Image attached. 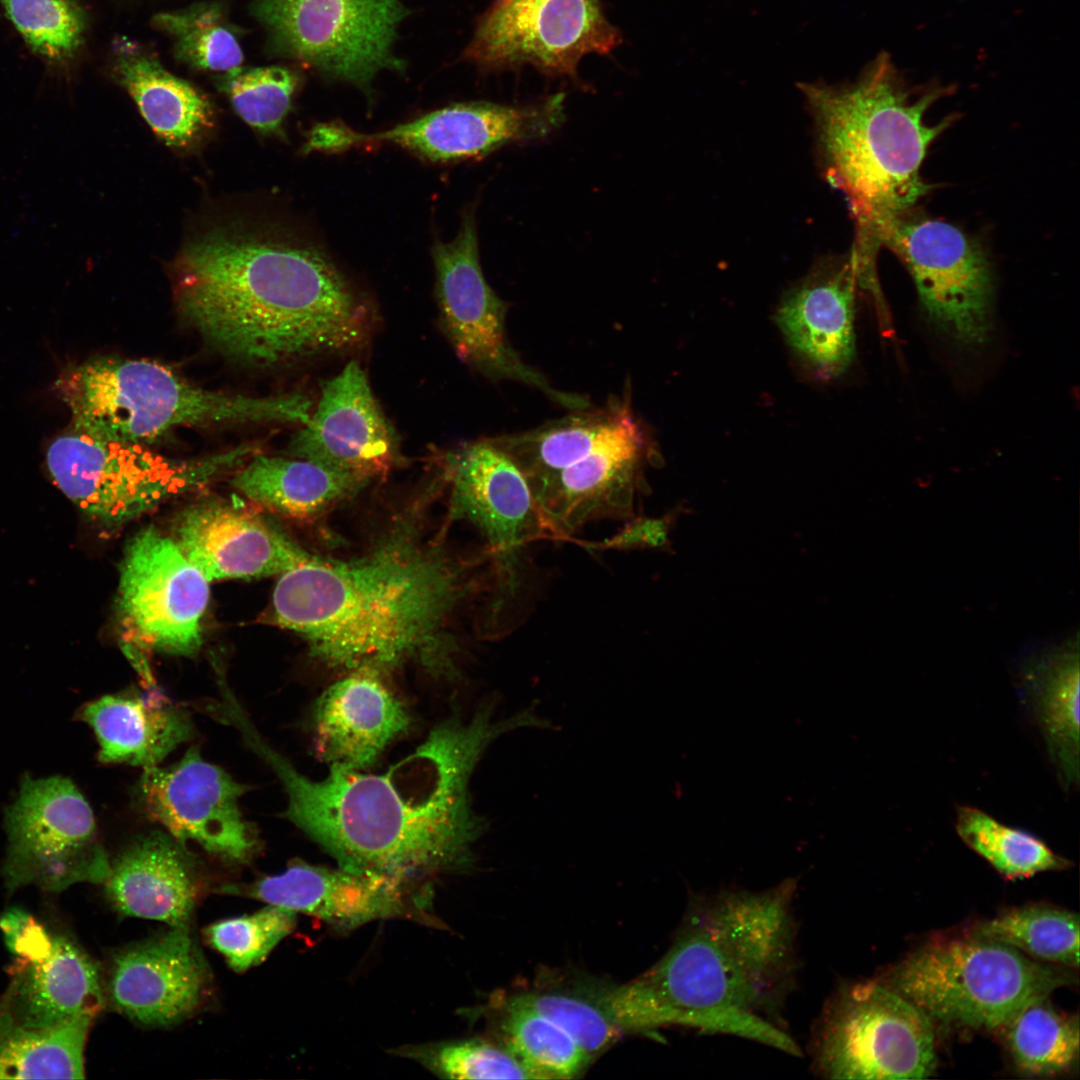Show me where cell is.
<instances>
[{"label": "cell", "instance_id": "obj_1", "mask_svg": "<svg viewBox=\"0 0 1080 1080\" xmlns=\"http://www.w3.org/2000/svg\"><path fill=\"white\" fill-rule=\"evenodd\" d=\"M532 725L527 708L496 720L486 704L468 720L439 724L384 773L329 766L321 780L297 771L248 717L235 727L281 781L288 800L284 816L339 867L413 880L472 861V847L485 828L472 807L473 771L494 740Z\"/></svg>", "mask_w": 1080, "mask_h": 1080}, {"label": "cell", "instance_id": "obj_2", "mask_svg": "<svg viewBox=\"0 0 1080 1080\" xmlns=\"http://www.w3.org/2000/svg\"><path fill=\"white\" fill-rule=\"evenodd\" d=\"M795 879L698 896L666 954L607 993L622 1032L683 1026L799 1056L782 1011L795 984Z\"/></svg>", "mask_w": 1080, "mask_h": 1080}, {"label": "cell", "instance_id": "obj_3", "mask_svg": "<svg viewBox=\"0 0 1080 1080\" xmlns=\"http://www.w3.org/2000/svg\"><path fill=\"white\" fill-rule=\"evenodd\" d=\"M173 283L182 319L245 366L343 352L370 330L367 308L330 258L277 234L210 230L182 248Z\"/></svg>", "mask_w": 1080, "mask_h": 1080}, {"label": "cell", "instance_id": "obj_4", "mask_svg": "<svg viewBox=\"0 0 1080 1080\" xmlns=\"http://www.w3.org/2000/svg\"><path fill=\"white\" fill-rule=\"evenodd\" d=\"M280 576L272 622L300 635L327 666L453 668L448 622L471 585L440 553L393 540L360 559L316 557Z\"/></svg>", "mask_w": 1080, "mask_h": 1080}, {"label": "cell", "instance_id": "obj_5", "mask_svg": "<svg viewBox=\"0 0 1080 1080\" xmlns=\"http://www.w3.org/2000/svg\"><path fill=\"white\" fill-rule=\"evenodd\" d=\"M812 116L826 181L846 198L857 225L856 249L871 256L880 228L928 191L920 167L947 120L928 125L925 113L951 88L916 93L888 53L846 86L800 84Z\"/></svg>", "mask_w": 1080, "mask_h": 1080}, {"label": "cell", "instance_id": "obj_6", "mask_svg": "<svg viewBox=\"0 0 1080 1080\" xmlns=\"http://www.w3.org/2000/svg\"><path fill=\"white\" fill-rule=\"evenodd\" d=\"M57 388L74 421L118 440L149 445L178 427L303 425L312 405L299 393L251 396L204 389L161 362L115 355L66 368Z\"/></svg>", "mask_w": 1080, "mask_h": 1080}, {"label": "cell", "instance_id": "obj_7", "mask_svg": "<svg viewBox=\"0 0 1080 1080\" xmlns=\"http://www.w3.org/2000/svg\"><path fill=\"white\" fill-rule=\"evenodd\" d=\"M1071 975L1003 943L969 935L929 942L881 980L943 1026L1000 1029Z\"/></svg>", "mask_w": 1080, "mask_h": 1080}, {"label": "cell", "instance_id": "obj_8", "mask_svg": "<svg viewBox=\"0 0 1080 1080\" xmlns=\"http://www.w3.org/2000/svg\"><path fill=\"white\" fill-rule=\"evenodd\" d=\"M257 448L178 459L149 444L109 437L79 422L49 445L46 463L58 488L90 519L115 530L235 469Z\"/></svg>", "mask_w": 1080, "mask_h": 1080}, {"label": "cell", "instance_id": "obj_9", "mask_svg": "<svg viewBox=\"0 0 1080 1080\" xmlns=\"http://www.w3.org/2000/svg\"><path fill=\"white\" fill-rule=\"evenodd\" d=\"M931 1019L881 979L840 985L809 1043L815 1072L830 1079H925L936 1068Z\"/></svg>", "mask_w": 1080, "mask_h": 1080}, {"label": "cell", "instance_id": "obj_10", "mask_svg": "<svg viewBox=\"0 0 1080 1080\" xmlns=\"http://www.w3.org/2000/svg\"><path fill=\"white\" fill-rule=\"evenodd\" d=\"M4 825L8 845L1 875L9 891L33 885L59 892L106 879L110 862L93 811L70 779L24 775Z\"/></svg>", "mask_w": 1080, "mask_h": 1080}, {"label": "cell", "instance_id": "obj_11", "mask_svg": "<svg viewBox=\"0 0 1080 1080\" xmlns=\"http://www.w3.org/2000/svg\"><path fill=\"white\" fill-rule=\"evenodd\" d=\"M272 45L329 78L369 91L383 70L402 71L393 52L408 11L401 0H255Z\"/></svg>", "mask_w": 1080, "mask_h": 1080}, {"label": "cell", "instance_id": "obj_12", "mask_svg": "<svg viewBox=\"0 0 1080 1080\" xmlns=\"http://www.w3.org/2000/svg\"><path fill=\"white\" fill-rule=\"evenodd\" d=\"M440 322L458 357L494 380L538 389L553 401L581 410L585 397L559 391L511 346L506 332L507 305L487 283L479 261L473 210L465 212L456 238L432 248Z\"/></svg>", "mask_w": 1080, "mask_h": 1080}, {"label": "cell", "instance_id": "obj_13", "mask_svg": "<svg viewBox=\"0 0 1080 1080\" xmlns=\"http://www.w3.org/2000/svg\"><path fill=\"white\" fill-rule=\"evenodd\" d=\"M116 616L122 640L142 650L196 655L209 583L171 537L154 527L127 543L119 566Z\"/></svg>", "mask_w": 1080, "mask_h": 1080}, {"label": "cell", "instance_id": "obj_14", "mask_svg": "<svg viewBox=\"0 0 1080 1080\" xmlns=\"http://www.w3.org/2000/svg\"><path fill=\"white\" fill-rule=\"evenodd\" d=\"M879 243L903 261L938 327L962 344L985 341L991 327L992 271L976 240L952 224L906 212L880 228Z\"/></svg>", "mask_w": 1080, "mask_h": 1080}, {"label": "cell", "instance_id": "obj_15", "mask_svg": "<svg viewBox=\"0 0 1080 1080\" xmlns=\"http://www.w3.org/2000/svg\"><path fill=\"white\" fill-rule=\"evenodd\" d=\"M621 40L601 0H494L464 56L485 69L531 65L574 77L583 56L608 54Z\"/></svg>", "mask_w": 1080, "mask_h": 1080}, {"label": "cell", "instance_id": "obj_16", "mask_svg": "<svg viewBox=\"0 0 1080 1080\" xmlns=\"http://www.w3.org/2000/svg\"><path fill=\"white\" fill-rule=\"evenodd\" d=\"M657 456L651 434L631 407L588 455L528 484L546 537L568 540L590 522L636 517L648 491L646 468Z\"/></svg>", "mask_w": 1080, "mask_h": 1080}, {"label": "cell", "instance_id": "obj_17", "mask_svg": "<svg viewBox=\"0 0 1080 1080\" xmlns=\"http://www.w3.org/2000/svg\"><path fill=\"white\" fill-rule=\"evenodd\" d=\"M452 512L480 530L495 566L497 608L513 605L522 588L526 548L546 537L528 483L493 441L467 444L448 455Z\"/></svg>", "mask_w": 1080, "mask_h": 1080}, {"label": "cell", "instance_id": "obj_18", "mask_svg": "<svg viewBox=\"0 0 1080 1080\" xmlns=\"http://www.w3.org/2000/svg\"><path fill=\"white\" fill-rule=\"evenodd\" d=\"M248 789L191 747L175 764L145 768L135 794L144 813L173 838L183 844L194 841L238 864L249 861L259 847L239 806Z\"/></svg>", "mask_w": 1080, "mask_h": 1080}, {"label": "cell", "instance_id": "obj_19", "mask_svg": "<svg viewBox=\"0 0 1080 1080\" xmlns=\"http://www.w3.org/2000/svg\"><path fill=\"white\" fill-rule=\"evenodd\" d=\"M218 892L305 913L342 930L391 918H422L430 904L429 894L411 880L302 862L252 883L222 885Z\"/></svg>", "mask_w": 1080, "mask_h": 1080}, {"label": "cell", "instance_id": "obj_20", "mask_svg": "<svg viewBox=\"0 0 1080 1080\" xmlns=\"http://www.w3.org/2000/svg\"><path fill=\"white\" fill-rule=\"evenodd\" d=\"M172 540L208 582L281 575L316 557L239 498L209 497L174 519Z\"/></svg>", "mask_w": 1080, "mask_h": 1080}, {"label": "cell", "instance_id": "obj_21", "mask_svg": "<svg viewBox=\"0 0 1080 1080\" xmlns=\"http://www.w3.org/2000/svg\"><path fill=\"white\" fill-rule=\"evenodd\" d=\"M288 453L369 481L399 463L398 437L356 361L322 384L318 405Z\"/></svg>", "mask_w": 1080, "mask_h": 1080}, {"label": "cell", "instance_id": "obj_22", "mask_svg": "<svg viewBox=\"0 0 1080 1080\" xmlns=\"http://www.w3.org/2000/svg\"><path fill=\"white\" fill-rule=\"evenodd\" d=\"M210 988V969L188 927H171L113 954L104 993L133 1022L162 1027L191 1016Z\"/></svg>", "mask_w": 1080, "mask_h": 1080}, {"label": "cell", "instance_id": "obj_23", "mask_svg": "<svg viewBox=\"0 0 1080 1080\" xmlns=\"http://www.w3.org/2000/svg\"><path fill=\"white\" fill-rule=\"evenodd\" d=\"M563 120L562 93L521 106L460 103L374 134H359L345 127L342 148L364 141H386L431 161L461 160L485 156L506 144L543 139Z\"/></svg>", "mask_w": 1080, "mask_h": 1080}, {"label": "cell", "instance_id": "obj_24", "mask_svg": "<svg viewBox=\"0 0 1080 1080\" xmlns=\"http://www.w3.org/2000/svg\"><path fill=\"white\" fill-rule=\"evenodd\" d=\"M862 273L854 250L848 257L826 258L777 308L776 322L791 349L824 377L840 375L854 357L855 285Z\"/></svg>", "mask_w": 1080, "mask_h": 1080}, {"label": "cell", "instance_id": "obj_25", "mask_svg": "<svg viewBox=\"0 0 1080 1080\" xmlns=\"http://www.w3.org/2000/svg\"><path fill=\"white\" fill-rule=\"evenodd\" d=\"M410 722L406 707L380 670L359 667L316 700L312 713L315 749L329 766L364 769L377 761Z\"/></svg>", "mask_w": 1080, "mask_h": 1080}, {"label": "cell", "instance_id": "obj_26", "mask_svg": "<svg viewBox=\"0 0 1080 1080\" xmlns=\"http://www.w3.org/2000/svg\"><path fill=\"white\" fill-rule=\"evenodd\" d=\"M106 1003L97 963L70 936L51 934L34 958H16L0 1013L23 1026L49 1029L94 1016Z\"/></svg>", "mask_w": 1080, "mask_h": 1080}, {"label": "cell", "instance_id": "obj_27", "mask_svg": "<svg viewBox=\"0 0 1080 1080\" xmlns=\"http://www.w3.org/2000/svg\"><path fill=\"white\" fill-rule=\"evenodd\" d=\"M112 907L125 916L188 927L199 888L198 871L184 844L151 832L110 863L104 880Z\"/></svg>", "mask_w": 1080, "mask_h": 1080}, {"label": "cell", "instance_id": "obj_28", "mask_svg": "<svg viewBox=\"0 0 1080 1080\" xmlns=\"http://www.w3.org/2000/svg\"><path fill=\"white\" fill-rule=\"evenodd\" d=\"M79 717L94 731L102 763L144 769L158 764L193 734L183 710L131 695H106L81 707Z\"/></svg>", "mask_w": 1080, "mask_h": 1080}, {"label": "cell", "instance_id": "obj_29", "mask_svg": "<svg viewBox=\"0 0 1080 1080\" xmlns=\"http://www.w3.org/2000/svg\"><path fill=\"white\" fill-rule=\"evenodd\" d=\"M1025 702L1044 739L1059 780L1079 784V656L1077 646L1031 655L1021 670Z\"/></svg>", "mask_w": 1080, "mask_h": 1080}, {"label": "cell", "instance_id": "obj_30", "mask_svg": "<svg viewBox=\"0 0 1080 1080\" xmlns=\"http://www.w3.org/2000/svg\"><path fill=\"white\" fill-rule=\"evenodd\" d=\"M114 48L115 79L166 144L187 146L208 128L212 107L197 88L171 74L135 43L120 40Z\"/></svg>", "mask_w": 1080, "mask_h": 1080}, {"label": "cell", "instance_id": "obj_31", "mask_svg": "<svg viewBox=\"0 0 1080 1080\" xmlns=\"http://www.w3.org/2000/svg\"><path fill=\"white\" fill-rule=\"evenodd\" d=\"M231 483L263 509L310 519L356 495L369 480L304 459L255 454Z\"/></svg>", "mask_w": 1080, "mask_h": 1080}, {"label": "cell", "instance_id": "obj_32", "mask_svg": "<svg viewBox=\"0 0 1080 1080\" xmlns=\"http://www.w3.org/2000/svg\"><path fill=\"white\" fill-rule=\"evenodd\" d=\"M617 398L535 429L492 439L518 466L528 484L548 477L594 450L631 408Z\"/></svg>", "mask_w": 1080, "mask_h": 1080}, {"label": "cell", "instance_id": "obj_33", "mask_svg": "<svg viewBox=\"0 0 1080 1080\" xmlns=\"http://www.w3.org/2000/svg\"><path fill=\"white\" fill-rule=\"evenodd\" d=\"M94 1018L37 1029L0 1013V1079L84 1078V1050Z\"/></svg>", "mask_w": 1080, "mask_h": 1080}, {"label": "cell", "instance_id": "obj_34", "mask_svg": "<svg viewBox=\"0 0 1080 1080\" xmlns=\"http://www.w3.org/2000/svg\"><path fill=\"white\" fill-rule=\"evenodd\" d=\"M1000 1029L1014 1064L1023 1073L1052 1076L1071 1069L1078 1060V1018L1057 1011L1048 997L1028 1003Z\"/></svg>", "mask_w": 1080, "mask_h": 1080}, {"label": "cell", "instance_id": "obj_35", "mask_svg": "<svg viewBox=\"0 0 1080 1080\" xmlns=\"http://www.w3.org/2000/svg\"><path fill=\"white\" fill-rule=\"evenodd\" d=\"M955 830L968 848L1009 880L1072 866L1038 837L1005 825L977 807L956 808Z\"/></svg>", "mask_w": 1080, "mask_h": 1080}, {"label": "cell", "instance_id": "obj_36", "mask_svg": "<svg viewBox=\"0 0 1080 1080\" xmlns=\"http://www.w3.org/2000/svg\"><path fill=\"white\" fill-rule=\"evenodd\" d=\"M1079 915L1037 904L1011 909L983 921L970 933L1011 946L1049 963L1078 968Z\"/></svg>", "mask_w": 1080, "mask_h": 1080}, {"label": "cell", "instance_id": "obj_37", "mask_svg": "<svg viewBox=\"0 0 1080 1080\" xmlns=\"http://www.w3.org/2000/svg\"><path fill=\"white\" fill-rule=\"evenodd\" d=\"M152 22L168 34L175 55L185 64L226 74L241 69L244 57L239 38L217 4L201 3L161 12Z\"/></svg>", "mask_w": 1080, "mask_h": 1080}, {"label": "cell", "instance_id": "obj_38", "mask_svg": "<svg viewBox=\"0 0 1080 1080\" xmlns=\"http://www.w3.org/2000/svg\"><path fill=\"white\" fill-rule=\"evenodd\" d=\"M503 1032L507 1050L535 1079L572 1078L591 1060L559 1025L511 1000L506 1005Z\"/></svg>", "mask_w": 1080, "mask_h": 1080}, {"label": "cell", "instance_id": "obj_39", "mask_svg": "<svg viewBox=\"0 0 1080 1080\" xmlns=\"http://www.w3.org/2000/svg\"><path fill=\"white\" fill-rule=\"evenodd\" d=\"M8 19L48 66L64 70L77 56L86 17L77 0H0Z\"/></svg>", "mask_w": 1080, "mask_h": 1080}, {"label": "cell", "instance_id": "obj_40", "mask_svg": "<svg viewBox=\"0 0 1080 1080\" xmlns=\"http://www.w3.org/2000/svg\"><path fill=\"white\" fill-rule=\"evenodd\" d=\"M296 925V913L269 905L240 917L215 922L204 930L208 944L236 972L261 963Z\"/></svg>", "mask_w": 1080, "mask_h": 1080}, {"label": "cell", "instance_id": "obj_41", "mask_svg": "<svg viewBox=\"0 0 1080 1080\" xmlns=\"http://www.w3.org/2000/svg\"><path fill=\"white\" fill-rule=\"evenodd\" d=\"M397 1054L442 1078L535 1079L509 1050L481 1040L407 1046L399 1048Z\"/></svg>", "mask_w": 1080, "mask_h": 1080}, {"label": "cell", "instance_id": "obj_42", "mask_svg": "<svg viewBox=\"0 0 1080 1080\" xmlns=\"http://www.w3.org/2000/svg\"><path fill=\"white\" fill-rule=\"evenodd\" d=\"M297 75L285 67L268 66L226 74L223 89L234 110L263 134L279 132L297 87Z\"/></svg>", "mask_w": 1080, "mask_h": 1080}, {"label": "cell", "instance_id": "obj_43", "mask_svg": "<svg viewBox=\"0 0 1080 1080\" xmlns=\"http://www.w3.org/2000/svg\"><path fill=\"white\" fill-rule=\"evenodd\" d=\"M512 1002L550 1019L568 1032L590 1059L617 1040L622 1030L611 1013L607 996L599 1002L559 992L516 995Z\"/></svg>", "mask_w": 1080, "mask_h": 1080}, {"label": "cell", "instance_id": "obj_44", "mask_svg": "<svg viewBox=\"0 0 1080 1080\" xmlns=\"http://www.w3.org/2000/svg\"><path fill=\"white\" fill-rule=\"evenodd\" d=\"M688 509L679 505L658 518L634 517L614 536L598 544L587 545L594 549H662L669 550V534L678 517L688 513Z\"/></svg>", "mask_w": 1080, "mask_h": 1080}]
</instances>
